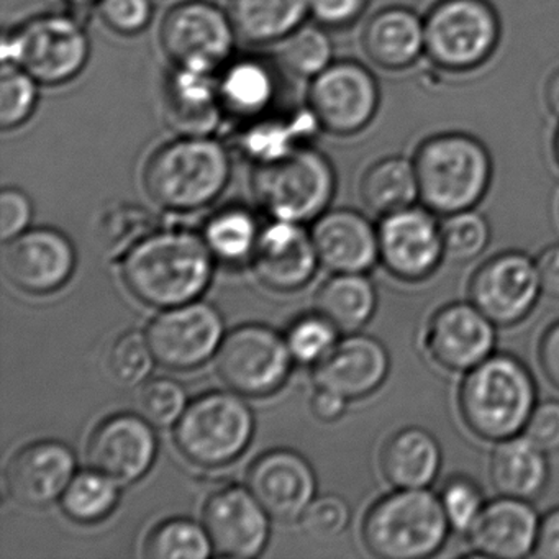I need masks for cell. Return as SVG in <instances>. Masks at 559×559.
I'll return each instance as SVG.
<instances>
[{"instance_id": "cell-1", "label": "cell", "mask_w": 559, "mask_h": 559, "mask_svg": "<svg viewBox=\"0 0 559 559\" xmlns=\"http://www.w3.org/2000/svg\"><path fill=\"white\" fill-rule=\"evenodd\" d=\"M538 388L528 366L510 353H493L464 372L457 411L467 430L483 441L499 443L522 435Z\"/></svg>"}, {"instance_id": "cell-2", "label": "cell", "mask_w": 559, "mask_h": 559, "mask_svg": "<svg viewBox=\"0 0 559 559\" xmlns=\"http://www.w3.org/2000/svg\"><path fill=\"white\" fill-rule=\"evenodd\" d=\"M207 243L189 231H159L123 258L122 277L130 293L158 309L185 306L204 293L212 276Z\"/></svg>"}, {"instance_id": "cell-3", "label": "cell", "mask_w": 559, "mask_h": 559, "mask_svg": "<svg viewBox=\"0 0 559 559\" xmlns=\"http://www.w3.org/2000/svg\"><path fill=\"white\" fill-rule=\"evenodd\" d=\"M231 178L230 150L214 135H178L143 166L146 194L159 207L194 212L221 198Z\"/></svg>"}, {"instance_id": "cell-4", "label": "cell", "mask_w": 559, "mask_h": 559, "mask_svg": "<svg viewBox=\"0 0 559 559\" xmlns=\"http://www.w3.org/2000/svg\"><path fill=\"white\" fill-rule=\"evenodd\" d=\"M414 165L421 204L443 217L476 207L492 179V159L486 146L464 133L425 140Z\"/></svg>"}, {"instance_id": "cell-5", "label": "cell", "mask_w": 559, "mask_h": 559, "mask_svg": "<svg viewBox=\"0 0 559 559\" xmlns=\"http://www.w3.org/2000/svg\"><path fill=\"white\" fill-rule=\"evenodd\" d=\"M361 533L376 558L425 559L443 548L451 528L438 493L394 489L368 510Z\"/></svg>"}, {"instance_id": "cell-6", "label": "cell", "mask_w": 559, "mask_h": 559, "mask_svg": "<svg viewBox=\"0 0 559 559\" xmlns=\"http://www.w3.org/2000/svg\"><path fill=\"white\" fill-rule=\"evenodd\" d=\"M0 57L2 64L21 68L40 86L60 87L90 63V35L74 15L38 14L5 32Z\"/></svg>"}, {"instance_id": "cell-7", "label": "cell", "mask_w": 559, "mask_h": 559, "mask_svg": "<svg viewBox=\"0 0 559 559\" xmlns=\"http://www.w3.org/2000/svg\"><path fill=\"white\" fill-rule=\"evenodd\" d=\"M251 194L274 221L302 222L325 214L336 189V175L325 153L302 146L276 162L254 165Z\"/></svg>"}, {"instance_id": "cell-8", "label": "cell", "mask_w": 559, "mask_h": 559, "mask_svg": "<svg viewBox=\"0 0 559 559\" xmlns=\"http://www.w3.org/2000/svg\"><path fill=\"white\" fill-rule=\"evenodd\" d=\"M253 427V414L238 395L211 392L186 407L176 421L175 440L192 463L218 467L243 453Z\"/></svg>"}, {"instance_id": "cell-9", "label": "cell", "mask_w": 559, "mask_h": 559, "mask_svg": "<svg viewBox=\"0 0 559 559\" xmlns=\"http://www.w3.org/2000/svg\"><path fill=\"white\" fill-rule=\"evenodd\" d=\"M237 28L231 15L209 0H181L159 27V45L173 67L218 73L234 57Z\"/></svg>"}, {"instance_id": "cell-10", "label": "cell", "mask_w": 559, "mask_h": 559, "mask_svg": "<svg viewBox=\"0 0 559 559\" xmlns=\"http://www.w3.org/2000/svg\"><path fill=\"white\" fill-rule=\"evenodd\" d=\"M499 35L486 0H440L425 17V53L443 70H473L492 55Z\"/></svg>"}, {"instance_id": "cell-11", "label": "cell", "mask_w": 559, "mask_h": 559, "mask_svg": "<svg viewBox=\"0 0 559 559\" xmlns=\"http://www.w3.org/2000/svg\"><path fill=\"white\" fill-rule=\"evenodd\" d=\"M379 84L374 74L353 60L333 61L312 78L307 104L322 132L352 136L362 132L379 109Z\"/></svg>"}, {"instance_id": "cell-12", "label": "cell", "mask_w": 559, "mask_h": 559, "mask_svg": "<svg viewBox=\"0 0 559 559\" xmlns=\"http://www.w3.org/2000/svg\"><path fill=\"white\" fill-rule=\"evenodd\" d=\"M289 346L266 326L248 325L225 336L215 369L225 385L247 397H263L281 388L293 361Z\"/></svg>"}, {"instance_id": "cell-13", "label": "cell", "mask_w": 559, "mask_h": 559, "mask_svg": "<svg viewBox=\"0 0 559 559\" xmlns=\"http://www.w3.org/2000/svg\"><path fill=\"white\" fill-rule=\"evenodd\" d=\"M542 294L535 258L519 250L502 251L484 261L467 286L471 302L500 329L522 323Z\"/></svg>"}, {"instance_id": "cell-14", "label": "cell", "mask_w": 559, "mask_h": 559, "mask_svg": "<svg viewBox=\"0 0 559 559\" xmlns=\"http://www.w3.org/2000/svg\"><path fill=\"white\" fill-rule=\"evenodd\" d=\"M378 238L379 263L402 283L428 280L444 260L441 222L424 204L384 215Z\"/></svg>"}, {"instance_id": "cell-15", "label": "cell", "mask_w": 559, "mask_h": 559, "mask_svg": "<svg viewBox=\"0 0 559 559\" xmlns=\"http://www.w3.org/2000/svg\"><path fill=\"white\" fill-rule=\"evenodd\" d=\"M146 338L159 365L185 371L198 368L221 348L224 323L209 304L189 302L159 313Z\"/></svg>"}, {"instance_id": "cell-16", "label": "cell", "mask_w": 559, "mask_h": 559, "mask_svg": "<svg viewBox=\"0 0 559 559\" xmlns=\"http://www.w3.org/2000/svg\"><path fill=\"white\" fill-rule=\"evenodd\" d=\"M496 329L471 300L447 304L428 320L424 348L438 368L464 374L496 353Z\"/></svg>"}, {"instance_id": "cell-17", "label": "cell", "mask_w": 559, "mask_h": 559, "mask_svg": "<svg viewBox=\"0 0 559 559\" xmlns=\"http://www.w3.org/2000/svg\"><path fill=\"white\" fill-rule=\"evenodd\" d=\"M204 528L212 549L225 558H254L270 536L267 512L250 490L227 487L205 502Z\"/></svg>"}, {"instance_id": "cell-18", "label": "cell", "mask_w": 559, "mask_h": 559, "mask_svg": "<svg viewBox=\"0 0 559 559\" xmlns=\"http://www.w3.org/2000/svg\"><path fill=\"white\" fill-rule=\"evenodd\" d=\"M5 276L19 289L47 294L60 289L74 270V250L60 231L37 228L24 231L5 245Z\"/></svg>"}, {"instance_id": "cell-19", "label": "cell", "mask_w": 559, "mask_h": 559, "mask_svg": "<svg viewBox=\"0 0 559 559\" xmlns=\"http://www.w3.org/2000/svg\"><path fill=\"white\" fill-rule=\"evenodd\" d=\"M248 489L281 522L302 519L316 496V476L300 454L289 450L270 451L254 461L248 473Z\"/></svg>"}, {"instance_id": "cell-20", "label": "cell", "mask_w": 559, "mask_h": 559, "mask_svg": "<svg viewBox=\"0 0 559 559\" xmlns=\"http://www.w3.org/2000/svg\"><path fill=\"white\" fill-rule=\"evenodd\" d=\"M86 454L93 469L116 483H133L145 476L155 460V433L135 415H116L94 430Z\"/></svg>"}, {"instance_id": "cell-21", "label": "cell", "mask_w": 559, "mask_h": 559, "mask_svg": "<svg viewBox=\"0 0 559 559\" xmlns=\"http://www.w3.org/2000/svg\"><path fill=\"white\" fill-rule=\"evenodd\" d=\"M73 451L58 441H37L19 450L5 467V489L24 507L48 506L63 496L74 477Z\"/></svg>"}, {"instance_id": "cell-22", "label": "cell", "mask_w": 559, "mask_h": 559, "mask_svg": "<svg viewBox=\"0 0 559 559\" xmlns=\"http://www.w3.org/2000/svg\"><path fill=\"white\" fill-rule=\"evenodd\" d=\"M391 358L379 340L349 333L336 342L329 355L317 362L319 388L330 389L348 401L374 394L389 376Z\"/></svg>"}, {"instance_id": "cell-23", "label": "cell", "mask_w": 559, "mask_h": 559, "mask_svg": "<svg viewBox=\"0 0 559 559\" xmlns=\"http://www.w3.org/2000/svg\"><path fill=\"white\" fill-rule=\"evenodd\" d=\"M251 260L264 286L287 293L312 280L319 254L312 235L299 224L276 221L260 231Z\"/></svg>"}, {"instance_id": "cell-24", "label": "cell", "mask_w": 559, "mask_h": 559, "mask_svg": "<svg viewBox=\"0 0 559 559\" xmlns=\"http://www.w3.org/2000/svg\"><path fill=\"white\" fill-rule=\"evenodd\" d=\"M218 73L173 67L163 81V117L176 135H214L225 117Z\"/></svg>"}, {"instance_id": "cell-25", "label": "cell", "mask_w": 559, "mask_h": 559, "mask_svg": "<svg viewBox=\"0 0 559 559\" xmlns=\"http://www.w3.org/2000/svg\"><path fill=\"white\" fill-rule=\"evenodd\" d=\"M539 520L530 500L499 496L487 500L467 538L474 555L483 558H528L535 551Z\"/></svg>"}, {"instance_id": "cell-26", "label": "cell", "mask_w": 559, "mask_h": 559, "mask_svg": "<svg viewBox=\"0 0 559 559\" xmlns=\"http://www.w3.org/2000/svg\"><path fill=\"white\" fill-rule=\"evenodd\" d=\"M312 240L320 263L336 274H365L379 261L378 230L348 209L320 215Z\"/></svg>"}, {"instance_id": "cell-27", "label": "cell", "mask_w": 559, "mask_h": 559, "mask_svg": "<svg viewBox=\"0 0 559 559\" xmlns=\"http://www.w3.org/2000/svg\"><path fill=\"white\" fill-rule=\"evenodd\" d=\"M366 57L384 70H404L425 53V19L405 8L376 12L362 32Z\"/></svg>"}, {"instance_id": "cell-28", "label": "cell", "mask_w": 559, "mask_h": 559, "mask_svg": "<svg viewBox=\"0 0 559 559\" xmlns=\"http://www.w3.org/2000/svg\"><path fill=\"white\" fill-rule=\"evenodd\" d=\"M441 463L440 443L421 427L395 431L379 454L382 476L394 489H428L437 480Z\"/></svg>"}, {"instance_id": "cell-29", "label": "cell", "mask_w": 559, "mask_h": 559, "mask_svg": "<svg viewBox=\"0 0 559 559\" xmlns=\"http://www.w3.org/2000/svg\"><path fill=\"white\" fill-rule=\"evenodd\" d=\"M322 132L309 107L260 117L245 122L237 133V150L251 165L276 162L302 146L312 145V140Z\"/></svg>"}, {"instance_id": "cell-30", "label": "cell", "mask_w": 559, "mask_h": 559, "mask_svg": "<svg viewBox=\"0 0 559 559\" xmlns=\"http://www.w3.org/2000/svg\"><path fill=\"white\" fill-rule=\"evenodd\" d=\"M489 479L499 496L533 502L548 487V454L523 433L499 441L490 453Z\"/></svg>"}, {"instance_id": "cell-31", "label": "cell", "mask_w": 559, "mask_h": 559, "mask_svg": "<svg viewBox=\"0 0 559 559\" xmlns=\"http://www.w3.org/2000/svg\"><path fill=\"white\" fill-rule=\"evenodd\" d=\"M217 78L225 116L250 122L270 114L276 103L280 90L276 71L261 58L230 60Z\"/></svg>"}, {"instance_id": "cell-32", "label": "cell", "mask_w": 559, "mask_h": 559, "mask_svg": "<svg viewBox=\"0 0 559 559\" xmlns=\"http://www.w3.org/2000/svg\"><path fill=\"white\" fill-rule=\"evenodd\" d=\"M238 38L257 47L277 45L310 17V0H234Z\"/></svg>"}, {"instance_id": "cell-33", "label": "cell", "mask_w": 559, "mask_h": 559, "mask_svg": "<svg viewBox=\"0 0 559 559\" xmlns=\"http://www.w3.org/2000/svg\"><path fill=\"white\" fill-rule=\"evenodd\" d=\"M317 313L338 332L356 333L374 316L378 294L365 274H338L326 281L316 299Z\"/></svg>"}, {"instance_id": "cell-34", "label": "cell", "mask_w": 559, "mask_h": 559, "mask_svg": "<svg viewBox=\"0 0 559 559\" xmlns=\"http://www.w3.org/2000/svg\"><path fill=\"white\" fill-rule=\"evenodd\" d=\"M359 194L369 211L384 215L420 201L414 159L388 156L369 166L362 175Z\"/></svg>"}, {"instance_id": "cell-35", "label": "cell", "mask_w": 559, "mask_h": 559, "mask_svg": "<svg viewBox=\"0 0 559 559\" xmlns=\"http://www.w3.org/2000/svg\"><path fill=\"white\" fill-rule=\"evenodd\" d=\"M277 45V61L294 76L310 81L333 63L335 48L329 28L317 22H306Z\"/></svg>"}, {"instance_id": "cell-36", "label": "cell", "mask_w": 559, "mask_h": 559, "mask_svg": "<svg viewBox=\"0 0 559 559\" xmlns=\"http://www.w3.org/2000/svg\"><path fill=\"white\" fill-rule=\"evenodd\" d=\"M257 218L243 207H228L212 215L204 228V241L218 260L238 263L251 257L257 247Z\"/></svg>"}, {"instance_id": "cell-37", "label": "cell", "mask_w": 559, "mask_h": 559, "mask_svg": "<svg viewBox=\"0 0 559 559\" xmlns=\"http://www.w3.org/2000/svg\"><path fill=\"white\" fill-rule=\"evenodd\" d=\"M119 500L117 483L99 471H83L68 484L63 509L68 516L80 523H94L106 519Z\"/></svg>"}, {"instance_id": "cell-38", "label": "cell", "mask_w": 559, "mask_h": 559, "mask_svg": "<svg viewBox=\"0 0 559 559\" xmlns=\"http://www.w3.org/2000/svg\"><path fill=\"white\" fill-rule=\"evenodd\" d=\"M207 532L186 519L168 520L156 526L145 542V556L152 559H204L211 555Z\"/></svg>"}, {"instance_id": "cell-39", "label": "cell", "mask_w": 559, "mask_h": 559, "mask_svg": "<svg viewBox=\"0 0 559 559\" xmlns=\"http://www.w3.org/2000/svg\"><path fill=\"white\" fill-rule=\"evenodd\" d=\"M489 221L479 212H456L441 222L444 260L454 264L471 263L487 250L490 243Z\"/></svg>"}, {"instance_id": "cell-40", "label": "cell", "mask_w": 559, "mask_h": 559, "mask_svg": "<svg viewBox=\"0 0 559 559\" xmlns=\"http://www.w3.org/2000/svg\"><path fill=\"white\" fill-rule=\"evenodd\" d=\"M40 84L21 68L2 64L0 71V129H21L37 110Z\"/></svg>"}, {"instance_id": "cell-41", "label": "cell", "mask_w": 559, "mask_h": 559, "mask_svg": "<svg viewBox=\"0 0 559 559\" xmlns=\"http://www.w3.org/2000/svg\"><path fill=\"white\" fill-rule=\"evenodd\" d=\"M155 217L139 205H119L104 215L99 225L100 241L114 257L127 254L155 231Z\"/></svg>"}, {"instance_id": "cell-42", "label": "cell", "mask_w": 559, "mask_h": 559, "mask_svg": "<svg viewBox=\"0 0 559 559\" xmlns=\"http://www.w3.org/2000/svg\"><path fill=\"white\" fill-rule=\"evenodd\" d=\"M438 497L450 523L451 533L469 535L487 503L479 484L471 477L456 474L448 477Z\"/></svg>"}, {"instance_id": "cell-43", "label": "cell", "mask_w": 559, "mask_h": 559, "mask_svg": "<svg viewBox=\"0 0 559 559\" xmlns=\"http://www.w3.org/2000/svg\"><path fill=\"white\" fill-rule=\"evenodd\" d=\"M338 330L322 316L304 317L290 326L287 346L294 359L302 365L320 362L336 345Z\"/></svg>"}, {"instance_id": "cell-44", "label": "cell", "mask_w": 559, "mask_h": 559, "mask_svg": "<svg viewBox=\"0 0 559 559\" xmlns=\"http://www.w3.org/2000/svg\"><path fill=\"white\" fill-rule=\"evenodd\" d=\"M152 348L148 338L142 333L130 332L119 336L109 352L110 372L122 384L133 385L142 382L153 368Z\"/></svg>"}, {"instance_id": "cell-45", "label": "cell", "mask_w": 559, "mask_h": 559, "mask_svg": "<svg viewBox=\"0 0 559 559\" xmlns=\"http://www.w3.org/2000/svg\"><path fill=\"white\" fill-rule=\"evenodd\" d=\"M139 405L146 420L156 427H169L186 411V392L173 379H152L140 389Z\"/></svg>"}, {"instance_id": "cell-46", "label": "cell", "mask_w": 559, "mask_h": 559, "mask_svg": "<svg viewBox=\"0 0 559 559\" xmlns=\"http://www.w3.org/2000/svg\"><path fill=\"white\" fill-rule=\"evenodd\" d=\"M96 11L100 22L119 37H136L153 21L152 0H99Z\"/></svg>"}, {"instance_id": "cell-47", "label": "cell", "mask_w": 559, "mask_h": 559, "mask_svg": "<svg viewBox=\"0 0 559 559\" xmlns=\"http://www.w3.org/2000/svg\"><path fill=\"white\" fill-rule=\"evenodd\" d=\"M352 512L348 503L336 496L320 497L313 500L302 515L304 528L316 536H336L348 526Z\"/></svg>"}, {"instance_id": "cell-48", "label": "cell", "mask_w": 559, "mask_h": 559, "mask_svg": "<svg viewBox=\"0 0 559 559\" xmlns=\"http://www.w3.org/2000/svg\"><path fill=\"white\" fill-rule=\"evenodd\" d=\"M523 435L546 454L559 451V401L538 402Z\"/></svg>"}, {"instance_id": "cell-49", "label": "cell", "mask_w": 559, "mask_h": 559, "mask_svg": "<svg viewBox=\"0 0 559 559\" xmlns=\"http://www.w3.org/2000/svg\"><path fill=\"white\" fill-rule=\"evenodd\" d=\"M369 0H310V17L313 22L340 31L349 27L361 19Z\"/></svg>"}, {"instance_id": "cell-50", "label": "cell", "mask_w": 559, "mask_h": 559, "mask_svg": "<svg viewBox=\"0 0 559 559\" xmlns=\"http://www.w3.org/2000/svg\"><path fill=\"white\" fill-rule=\"evenodd\" d=\"M32 218V202L19 189H4L0 194V237L9 241L24 234Z\"/></svg>"}, {"instance_id": "cell-51", "label": "cell", "mask_w": 559, "mask_h": 559, "mask_svg": "<svg viewBox=\"0 0 559 559\" xmlns=\"http://www.w3.org/2000/svg\"><path fill=\"white\" fill-rule=\"evenodd\" d=\"M538 365L546 381L559 391V320L546 326L538 342Z\"/></svg>"}, {"instance_id": "cell-52", "label": "cell", "mask_w": 559, "mask_h": 559, "mask_svg": "<svg viewBox=\"0 0 559 559\" xmlns=\"http://www.w3.org/2000/svg\"><path fill=\"white\" fill-rule=\"evenodd\" d=\"M533 556L539 559H559V506L542 515Z\"/></svg>"}, {"instance_id": "cell-53", "label": "cell", "mask_w": 559, "mask_h": 559, "mask_svg": "<svg viewBox=\"0 0 559 559\" xmlns=\"http://www.w3.org/2000/svg\"><path fill=\"white\" fill-rule=\"evenodd\" d=\"M542 293L559 300V243L549 245L535 258Z\"/></svg>"}, {"instance_id": "cell-54", "label": "cell", "mask_w": 559, "mask_h": 559, "mask_svg": "<svg viewBox=\"0 0 559 559\" xmlns=\"http://www.w3.org/2000/svg\"><path fill=\"white\" fill-rule=\"evenodd\" d=\"M348 402V399L330 391V389L319 388L312 399V411L320 420H338L345 414Z\"/></svg>"}, {"instance_id": "cell-55", "label": "cell", "mask_w": 559, "mask_h": 559, "mask_svg": "<svg viewBox=\"0 0 559 559\" xmlns=\"http://www.w3.org/2000/svg\"><path fill=\"white\" fill-rule=\"evenodd\" d=\"M546 104L549 110L559 117V70L549 78L548 86H546Z\"/></svg>"}, {"instance_id": "cell-56", "label": "cell", "mask_w": 559, "mask_h": 559, "mask_svg": "<svg viewBox=\"0 0 559 559\" xmlns=\"http://www.w3.org/2000/svg\"><path fill=\"white\" fill-rule=\"evenodd\" d=\"M63 2L78 11H84V9L96 8L99 0H63Z\"/></svg>"}, {"instance_id": "cell-57", "label": "cell", "mask_w": 559, "mask_h": 559, "mask_svg": "<svg viewBox=\"0 0 559 559\" xmlns=\"http://www.w3.org/2000/svg\"><path fill=\"white\" fill-rule=\"evenodd\" d=\"M555 153H556V159H558V163H559V130H558V133H556V139H555Z\"/></svg>"}]
</instances>
